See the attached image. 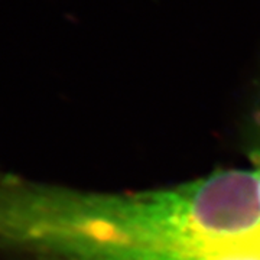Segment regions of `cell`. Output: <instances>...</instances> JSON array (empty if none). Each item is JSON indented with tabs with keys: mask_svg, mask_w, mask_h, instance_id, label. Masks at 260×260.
<instances>
[{
	"mask_svg": "<svg viewBox=\"0 0 260 260\" xmlns=\"http://www.w3.org/2000/svg\"><path fill=\"white\" fill-rule=\"evenodd\" d=\"M257 239L259 174L246 169L136 192L81 191L29 179L22 191V260H45L74 240L174 246Z\"/></svg>",
	"mask_w": 260,
	"mask_h": 260,
	"instance_id": "obj_1",
	"label": "cell"
},
{
	"mask_svg": "<svg viewBox=\"0 0 260 260\" xmlns=\"http://www.w3.org/2000/svg\"><path fill=\"white\" fill-rule=\"evenodd\" d=\"M47 260H260V239L210 244H124L74 240Z\"/></svg>",
	"mask_w": 260,
	"mask_h": 260,
	"instance_id": "obj_2",
	"label": "cell"
},
{
	"mask_svg": "<svg viewBox=\"0 0 260 260\" xmlns=\"http://www.w3.org/2000/svg\"><path fill=\"white\" fill-rule=\"evenodd\" d=\"M257 174H259V181H260V169H259V171H257Z\"/></svg>",
	"mask_w": 260,
	"mask_h": 260,
	"instance_id": "obj_3",
	"label": "cell"
}]
</instances>
